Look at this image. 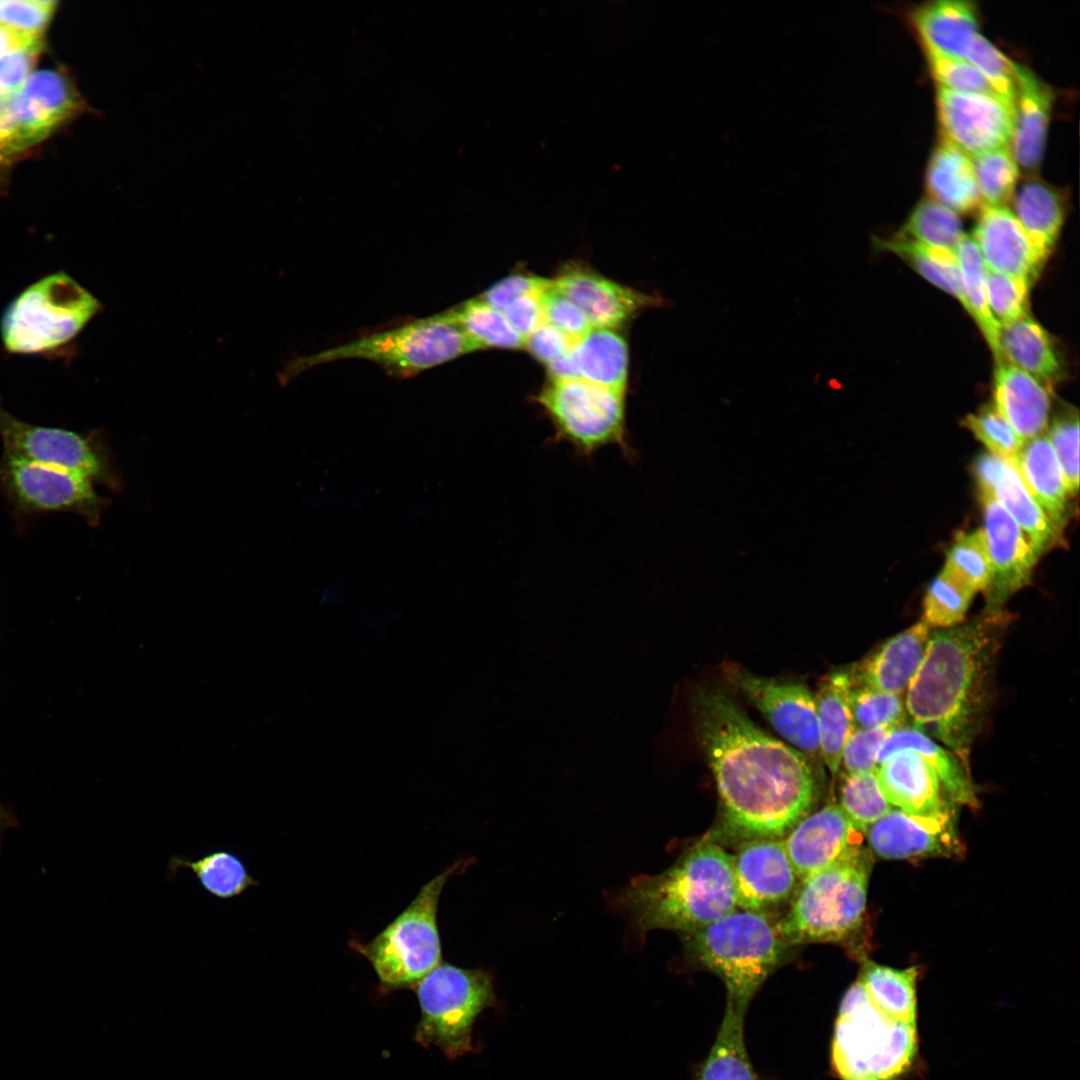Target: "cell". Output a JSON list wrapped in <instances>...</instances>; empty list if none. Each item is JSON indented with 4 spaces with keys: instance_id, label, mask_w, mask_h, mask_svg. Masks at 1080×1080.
<instances>
[{
    "instance_id": "1",
    "label": "cell",
    "mask_w": 1080,
    "mask_h": 1080,
    "mask_svg": "<svg viewBox=\"0 0 1080 1080\" xmlns=\"http://www.w3.org/2000/svg\"><path fill=\"white\" fill-rule=\"evenodd\" d=\"M690 708L728 830L746 840L787 835L815 800L807 757L766 734L720 688L696 689Z\"/></svg>"
},
{
    "instance_id": "2",
    "label": "cell",
    "mask_w": 1080,
    "mask_h": 1080,
    "mask_svg": "<svg viewBox=\"0 0 1080 1080\" xmlns=\"http://www.w3.org/2000/svg\"><path fill=\"white\" fill-rule=\"evenodd\" d=\"M1008 624L1002 611L931 633L905 694L907 714L967 767L988 700L992 668Z\"/></svg>"
},
{
    "instance_id": "3",
    "label": "cell",
    "mask_w": 1080,
    "mask_h": 1080,
    "mask_svg": "<svg viewBox=\"0 0 1080 1080\" xmlns=\"http://www.w3.org/2000/svg\"><path fill=\"white\" fill-rule=\"evenodd\" d=\"M615 899L638 934L652 929L693 932L737 907L733 855L701 841L662 873L632 880Z\"/></svg>"
},
{
    "instance_id": "4",
    "label": "cell",
    "mask_w": 1080,
    "mask_h": 1080,
    "mask_svg": "<svg viewBox=\"0 0 1080 1080\" xmlns=\"http://www.w3.org/2000/svg\"><path fill=\"white\" fill-rule=\"evenodd\" d=\"M917 1024L878 1009L858 979L839 1006L831 1064L841 1080H901L918 1055Z\"/></svg>"
},
{
    "instance_id": "5",
    "label": "cell",
    "mask_w": 1080,
    "mask_h": 1080,
    "mask_svg": "<svg viewBox=\"0 0 1080 1080\" xmlns=\"http://www.w3.org/2000/svg\"><path fill=\"white\" fill-rule=\"evenodd\" d=\"M684 934L690 957L723 981L727 1004L744 1015L786 946L764 915L748 910H734Z\"/></svg>"
},
{
    "instance_id": "6",
    "label": "cell",
    "mask_w": 1080,
    "mask_h": 1080,
    "mask_svg": "<svg viewBox=\"0 0 1080 1080\" xmlns=\"http://www.w3.org/2000/svg\"><path fill=\"white\" fill-rule=\"evenodd\" d=\"M872 860L860 845L802 882L790 910L774 925L785 945L844 942L860 928Z\"/></svg>"
},
{
    "instance_id": "7",
    "label": "cell",
    "mask_w": 1080,
    "mask_h": 1080,
    "mask_svg": "<svg viewBox=\"0 0 1080 1080\" xmlns=\"http://www.w3.org/2000/svg\"><path fill=\"white\" fill-rule=\"evenodd\" d=\"M478 350L483 348L473 337L435 314L298 357L286 365L281 379L286 382L309 368L346 359L368 360L405 378Z\"/></svg>"
},
{
    "instance_id": "8",
    "label": "cell",
    "mask_w": 1080,
    "mask_h": 1080,
    "mask_svg": "<svg viewBox=\"0 0 1080 1080\" xmlns=\"http://www.w3.org/2000/svg\"><path fill=\"white\" fill-rule=\"evenodd\" d=\"M101 304L64 271L48 274L17 294L0 318L5 350L44 355L70 344L99 312Z\"/></svg>"
},
{
    "instance_id": "9",
    "label": "cell",
    "mask_w": 1080,
    "mask_h": 1080,
    "mask_svg": "<svg viewBox=\"0 0 1080 1080\" xmlns=\"http://www.w3.org/2000/svg\"><path fill=\"white\" fill-rule=\"evenodd\" d=\"M466 865L465 860H459L430 879L370 941H349V946L369 961L385 990L415 987L442 962L439 901L445 884Z\"/></svg>"
},
{
    "instance_id": "10",
    "label": "cell",
    "mask_w": 1080,
    "mask_h": 1080,
    "mask_svg": "<svg viewBox=\"0 0 1080 1080\" xmlns=\"http://www.w3.org/2000/svg\"><path fill=\"white\" fill-rule=\"evenodd\" d=\"M421 1018L415 1040L435 1046L449 1059L473 1051L472 1028L478 1015L495 1004L491 976L482 969L439 963L415 985Z\"/></svg>"
},
{
    "instance_id": "11",
    "label": "cell",
    "mask_w": 1080,
    "mask_h": 1080,
    "mask_svg": "<svg viewBox=\"0 0 1080 1080\" xmlns=\"http://www.w3.org/2000/svg\"><path fill=\"white\" fill-rule=\"evenodd\" d=\"M624 393L584 379H551L536 400L554 426L555 439L580 455L613 445L630 455Z\"/></svg>"
},
{
    "instance_id": "12",
    "label": "cell",
    "mask_w": 1080,
    "mask_h": 1080,
    "mask_svg": "<svg viewBox=\"0 0 1080 1080\" xmlns=\"http://www.w3.org/2000/svg\"><path fill=\"white\" fill-rule=\"evenodd\" d=\"M0 437L3 454L61 468L120 489L119 472L98 432L80 434L33 425L16 418L0 402Z\"/></svg>"
},
{
    "instance_id": "13",
    "label": "cell",
    "mask_w": 1080,
    "mask_h": 1080,
    "mask_svg": "<svg viewBox=\"0 0 1080 1080\" xmlns=\"http://www.w3.org/2000/svg\"><path fill=\"white\" fill-rule=\"evenodd\" d=\"M0 494L23 514L76 513L91 526L98 525L106 505L89 478L6 454L0 460Z\"/></svg>"
},
{
    "instance_id": "14",
    "label": "cell",
    "mask_w": 1080,
    "mask_h": 1080,
    "mask_svg": "<svg viewBox=\"0 0 1080 1080\" xmlns=\"http://www.w3.org/2000/svg\"><path fill=\"white\" fill-rule=\"evenodd\" d=\"M936 103L942 138L970 157L1011 144L1015 109L1002 98L938 86Z\"/></svg>"
},
{
    "instance_id": "15",
    "label": "cell",
    "mask_w": 1080,
    "mask_h": 1080,
    "mask_svg": "<svg viewBox=\"0 0 1080 1080\" xmlns=\"http://www.w3.org/2000/svg\"><path fill=\"white\" fill-rule=\"evenodd\" d=\"M729 675L732 683L793 748L806 757L820 755L815 701L804 685L744 670H733Z\"/></svg>"
},
{
    "instance_id": "16",
    "label": "cell",
    "mask_w": 1080,
    "mask_h": 1080,
    "mask_svg": "<svg viewBox=\"0 0 1080 1080\" xmlns=\"http://www.w3.org/2000/svg\"><path fill=\"white\" fill-rule=\"evenodd\" d=\"M992 577L985 591L986 611H1001L1007 599L1029 583L1039 553L1007 510L979 489Z\"/></svg>"
},
{
    "instance_id": "17",
    "label": "cell",
    "mask_w": 1080,
    "mask_h": 1080,
    "mask_svg": "<svg viewBox=\"0 0 1080 1080\" xmlns=\"http://www.w3.org/2000/svg\"><path fill=\"white\" fill-rule=\"evenodd\" d=\"M81 105L77 90L64 73L51 69L32 72L12 94L17 153L44 140L78 113Z\"/></svg>"
},
{
    "instance_id": "18",
    "label": "cell",
    "mask_w": 1080,
    "mask_h": 1080,
    "mask_svg": "<svg viewBox=\"0 0 1080 1080\" xmlns=\"http://www.w3.org/2000/svg\"><path fill=\"white\" fill-rule=\"evenodd\" d=\"M954 819V810L916 816L892 808L865 833L871 850L885 859L959 856L963 846Z\"/></svg>"
},
{
    "instance_id": "19",
    "label": "cell",
    "mask_w": 1080,
    "mask_h": 1080,
    "mask_svg": "<svg viewBox=\"0 0 1080 1080\" xmlns=\"http://www.w3.org/2000/svg\"><path fill=\"white\" fill-rule=\"evenodd\" d=\"M736 903L742 910L760 912L790 897L799 881L780 839L742 843L733 856Z\"/></svg>"
},
{
    "instance_id": "20",
    "label": "cell",
    "mask_w": 1080,
    "mask_h": 1080,
    "mask_svg": "<svg viewBox=\"0 0 1080 1080\" xmlns=\"http://www.w3.org/2000/svg\"><path fill=\"white\" fill-rule=\"evenodd\" d=\"M980 208L971 237L986 267L1024 279L1031 285L1048 256L1034 244L1009 208L988 205Z\"/></svg>"
},
{
    "instance_id": "21",
    "label": "cell",
    "mask_w": 1080,
    "mask_h": 1080,
    "mask_svg": "<svg viewBox=\"0 0 1080 1080\" xmlns=\"http://www.w3.org/2000/svg\"><path fill=\"white\" fill-rule=\"evenodd\" d=\"M858 832L836 804L802 818L783 841L798 879L803 882L858 846Z\"/></svg>"
},
{
    "instance_id": "22",
    "label": "cell",
    "mask_w": 1080,
    "mask_h": 1080,
    "mask_svg": "<svg viewBox=\"0 0 1080 1080\" xmlns=\"http://www.w3.org/2000/svg\"><path fill=\"white\" fill-rule=\"evenodd\" d=\"M978 488L988 491L1007 510L1041 555L1060 537V532L1028 491L1012 460L989 452L974 462Z\"/></svg>"
},
{
    "instance_id": "23",
    "label": "cell",
    "mask_w": 1080,
    "mask_h": 1080,
    "mask_svg": "<svg viewBox=\"0 0 1080 1080\" xmlns=\"http://www.w3.org/2000/svg\"><path fill=\"white\" fill-rule=\"evenodd\" d=\"M551 282L581 309L593 327L614 329L639 309L658 303L582 267L567 268Z\"/></svg>"
},
{
    "instance_id": "24",
    "label": "cell",
    "mask_w": 1080,
    "mask_h": 1080,
    "mask_svg": "<svg viewBox=\"0 0 1080 1080\" xmlns=\"http://www.w3.org/2000/svg\"><path fill=\"white\" fill-rule=\"evenodd\" d=\"M876 775L892 807L916 816L953 811L931 766L917 753L899 751L878 764Z\"/></svg>"
},
{
    "instance_id": "25",
    "label": "cell",
    "mask_w": 1080,
    "mask_h": 1080,
    "mask_svg": "<svg viewBox=\"0 0 1080 1080\" xmlns=\"http://www.w3.org/2000/svg\"><path fill=\"white\" fill-rule=\"evenodd\" d=\"M994 406L1024 442L1044 432L1052 404V388L1016 366L996 363Z\"/></svg>"
},
{
    "instance_id": "26",
    "label": "cell",
    "mask_w": 1080,
    "mask_h": 1080,
    "mask_svg": "<svg viewBox=\"0 0 1080 1080\" xmlns=\"http://www.w3.org/2000/svg\"><path fill=\"white\" fill-rule=\"evenodd\" d=\"M930 635L923 620L894 635L850 672L853 685L903 695L924 658Z\"/></svg>"
},
{
    "instance_id": "27",
    "label": "cell",
    "mask_w": 1080,
    "mask_h": 1080,
    "mask_svg": "<svg viewBox=\"0 0 1080 1080\" xmlns=\"http://www.w3.org/2000/svg\"><path fill=\"white\" fill-rule=\"evenodd\" d=\"M1017 93L1011 150L1021 168L1037 170L1043 157L1053 103L1052 89L1033 71L1015 63Z\"/></svg>"
},
{
    "instance_id": "28",
    "label": "cell",
    "mask_w": 1080,
    "mask_h": 1080,
    "mask_svg": "<svg viewBox=\"0 0 1080 1080\" xmlns=\"http://www.w3.org/2000/svg\"><path fill=\"white\" fill-rule=\"evenodd\" d=\"M899 751H912L920 755L934 770L950 801L977 807L976 792L968 768L952 751L937 744L918 728L906 725L890 731L879 749L877 764Z\"/></svg>"
},
{
    "instance_id": "29",
    "label": "cell",
    "mask_w": 1080,
    "mask_h": 1080,
    "mask_svg": "<svg viewBox=\"0 0 1080 1080\" xmlns=\"http://www.w3.org/2000/svg\"><path fill=\"white\" fill-rule=\"evenodd\" d=\"M1013 462L1032 497L1061 533L1071 496L1047 435L1024 442Z\"/></svg>"
},
{
    "instance_id": "30",
    "label": "cell",
    "mask_w": 1080,
    "mask_h": 1080,
    "mask_svg": "<svg viewBox=\"0 0 1080 1080\" xmlns=\"http://www.w3.org/2000/svg\"><path fill=\"white\" fill-rule=\"evenodd\" d=\"M925 49L964 59L978 31L975 6L966 0H935L912 13Z\"/></svg>"
},
{
    "instance_id": "31",
    "label": "cell",
    "mask_w": 1080,
    "mask_h": 1080,
    "mask_svg": "<svg viewBox=\"0 0 1080 1080\" xmlns=\"http://www.w3.org/2000/svg\"><path fill=\"white\" fill-rule=\"evenodd\" d=\"M926 188L931 200L956 214L983 204L971 157L944 138L930 157Z\"/></svg>"
},
{
    "instance_id": "32",
    "label": "cell",
    "mask_w": 1080,
    "mask_h": 1080,
    "mask_svg": "<svg viewBox=\"0 0 1080 1080\" xmlns=\"http://www.w3.org/2000/svg\"><path fill=\"white\" fill-rule=\"evenodd\" d=\"M852 687L850 672H833L824 678L814 697L820 756L832 774L839 771L843 748L854 729Z\"/></svg>"
},
{
    "instance_id": "33",
    "label": "cell",
    "mask_w": 1080,
    "mask_h": 1080,
    "mask_svg": "<svg viewBox=\"0 0 1080 1080\" xmlns=\"http://www.w3.org/2000/svg\"><path fill=\"white\" fill-rule=\"evenodd\" d=\"M999 345L1008 363L1052 388L1062 365L1048 332L1029 314L1000 327Z\"/></svg>"
},
{
    "instance_id": "34",
    "label": "cell",
    "mask_w": 1080,
    "mask_h": 1080,
    "mask_svg": "<svg viewBox=\"0 0 1080 1080\" xmlns=\"http://www.w3.org/2000/svg\"><path fill=\"white\" fill-rule=\"evenodd\" d=\"M182 868L194 874L206 894L221 901L237 898L249 888L260 885L243 859L226 849L213 850L198 859L172 856L167 864V879L172 881Z\"/></svg>"
},
{
    "instance_id": "35",
    "label": "cell",
    "mask_w": 1080,
    "mask_h": 1080,
    "mask_svg": "<svg viewBox=\"0 0 1080 1080\" xmlns=\"http://www.w3.org/2000/svg\"><path fill=\"white\" fill-rule=\"evenodd\" d=\"M580 379L625 392L628 349L613 329L592 327L572 349Z\"/></svg>"
},
{
    "instance_id": "36",
    "label": "cell",
    "mask_w": 1080,
    "mask_h": 1080,
    "mask_svg": "<svg viewBox=\"0 0 1080 1080\" xmlns=\"http://www.w3.org/2000/svg\"><path fill=\"white\" fill-rule=\"evenodd\" d=\"M1015 216L1034 244L1047 256L1061 232L1065 206L1051 185L1031 179L1021 185L1014 200Z\"/></svg>"
},
{
    "instance_id": "37",
    "label": "cell",
    "mask_w": 1080,
    "mask_h": 1080,
    "mask_svg": "<svg viewBox=\"0 0 1080 1080\" xmlns=\"http://www.w3.org/2000/svg\"><path fill=\"white\" fill-rule=\"evenodd\" d=\"M916 967L896 969L864 961L860 982L873 1004L886 1015L917 1024Z\"/></svg>"
},
{
    "instance_id": "38",
    "label": "cell",
    "mask_w": 1080,
    "mask_h": 1080,
    "mask_svg": "<svg viewBox=\"0 0 1080 1080\" xmlns=\"http://www.w3.org/2000/svg\"><path fill=\"white\" fill-rule=\"evenodd\" d=\"M873 247L902 258L933 285L954 296L967 310L961 274L955 252L924 245L894 235L889 239L873 238Z\"/></svg>"
},
{
    "instance_id": "39",
    "label": "cell",
    "mask_w": 1080,
    "mask_h": 1080,
    "mask_svg": "<svg viewBox=\"0 0 1080 1080\" xmlns=\"http://www.w3.org/2000/svg\"><path fill=\"white\" fill-rule=\"evenodd\" d=\"M967 312L974 318L995 359H1003L999 345L1000 326L991 315L986 286L987 267L969 235H964L955 250Z\"/></svg>"
},
{
    "instance_id": "40",
    "label": "cell",
    "mask_w": 1080,
    "mask_h": 1080,
    "mask_svg": "<svg viewBox=\"0 0 1080 1080\" xmlns=\"http://www.w3.org/2000/svg\"><path fill=\"white\" fill-rule=\"evenodd\" d=\"M744 1014L726 1005L715 1042L698 1080H755L744 1039Z\"/></svg>"
},
{
    "instance_id": "41",
    "label": "cell",
    "mask_w": 1080,
    "mask_h": 1080,
    "mask_svg": "<svg viewBox=\"0 0 1080 1080\" xmlns=\"http://www.w3.org/2000/svg\"><path fill=\"white\" fill-rule=\"evenodd\" d=\"M438 315L467 332L483 349L525 347V338L511 326L505 315L478 298L465 301Z\"/></svg>"
},
{
    "instance_id": "42",
    "label": "cell",
    "mask_w": 1080,
    "mask_h": 1080,
    "mask_svg": "<svg viewBox=\"0 0 1080 1080\" xmlns=\"http://www.w3.org/2000/svg\"><path fill=\"white\" fill-rule=\"evenodd\" d=\"M895 235L955 252L965 234L961 220L955 212L926 198L914 207Z\"/></svg>"
},
{
    "instance_id": "43",
    "label": "cell",
    "mask_w": 1080,
    "mask_h": 1080,
    "mask_svg": "<svg viewBox=\"0 0 1080 1080\" xmlns=\"http://www.w3.org/2000/svg\"><path fill=\"white\" fill-rule=\"evenodd\" d=\"M942 571L974 594L987 590L992 563L982 529L957 535Z\"/></svg>"
},
{
    "instance_id": "44",
    "label": "cell",
    "mask_w": 1080,
    "mask_h": 1080,
    "mask_svg": "<svg viewBox=\"0 0 1080 1080\" xmlns=\"http://www.w3.org/2000/svg\"><path fill=\"white\" fill-rule=\"evenodd\" d=\"M839 806L859 832H866L893 808L881 789L876 770L846 773L840 786Z\"/></svg>"
},
{
    "instance_id": "45",
    "label": "cell",
    "mask_w": 1080,
    "mask_h": 1080,
    "mask_svg": "<svg viewBox=\"0 0 1080 1080\" xmlns=\"http://www.w3.org/2000/svg\"><path fill=\"white\" fill-rule=\"evenodd\" d=\"M982 205L1006 206L1014 195L1019 166L1011 146L971 157Z\"/></svg>"
},
{
    "instance_id": "46",
    "label": "cell",
    "mask_w": 1080,
    "mask_h": 1080,
    "mask_svg": "<svg viewBox=\"0 0 1080 1080\" xmlns=\"http://www.w3.org/2000/svg\"><path fill=\"white\" fill-rule=\"evenodd\" d=\"M975 594L941 571L929 584L923 601V621L947 629L960 625Z\"/></svg>"
},
{
    "instance_id": "47",
    "label": "cell",
    "mask_w": 1080,
    "mask_h": 1080,
    "mask_svg": "<svg viewBox=\"0 0 1080 1080\" xmlns=\"http://www.w3.org/2000/svg\"><path fill=\"white\" fill-rule=\"evenodd\" d=\"M850 709L856 728H896L905 725L907 710L902 695L866 686H854Z\"/></svg>"
},
{
    "instance_id": "48",
    "label": "cell",
    "mask_w": 1080,
    "mask_h": 1080,
    "mask_svg": "<svg viewBox=\"0 0 1080 1080\" xmlns=\"http://www.w3.org/2000/svg\"><path fill=\"white\" fill-rule=\"evenodd\" d=\"M964 59L977 67L996 93L1015 109L1017 83L1015 62L1011 61L980 32L971 42Z\"/></svg>"
},
{
    "instance_id": "49",
    "label": "cell",
    "mask_w": 1080,
    "mask_h": 1080,
    "mask_svg": "<svg viewBox=\"0 0 1080 1080\" xmlns=\"http://www.w3.org/2000/svg\"><path fill=\"white\" fill-rule=\"evenodd\" d=\"M1062 468L1070 496L1079 487V414L1070 405L1053 417L1046 434Z\"/></svg>"
},
{
    "instance_id": "50",
    "label": "cell",
    "mask_w": 1080,
    "mask_h": 1080,
    "mask_svg": "<svg viewBox=\"0 0 1080 1080\" xmlns=\"http://www.w3.org/2000/svg\"><path fill=\"white\" fill-rule=\"evenodd\" d=\"M963 425L989 450V453L1014 460L1024 444L994 404L984 405L969 414Z\"/></svg>"
},
{
    "instance_id": "51",
    "label": "cell",
    "mask_w": 1080,
    "mask_h": 1080,
    "mask_svg": "<svg viewBox=\"0 0 1080 1080\" xmlns=\"http://www.w3.org/2000/svg\"><path fill=\"white\" fill-rule=\"evenodd\" d=\"M986 286L991 315L1000 327L1028 315L1031 285L1026 280L987 268Z\"/></svg>"
},
{
    "instance_id": "52",
    "label": "cell",
    "mask_w": 1080,
    "mask_h": 1080,
    "mask_svg": "<svg viewBox=\"0 0 1080 1080\" xmlns=\"http://www.w3.org/2000/svg\"><path fill=\"white\" fill-rule=\"evenodd\" d=\"M926 55L929 69L939 87L957 92L1000 97L985 75L969 61L930 49H926Z\"/></svg>"
},
{
    "instance_id": "53",
    "label": "cell",
    "mask_w": 1080,
    "mask_h": 1080,
    "mask_svg": "<svg viewBox=\"0 0 1080 1080\" xmlns=\"http://www.w3.org/2000/svg\"><path fill=\"white\" fill-rule=\"evenodd\" d=\"M56 4L52 0H0V26L42 37Z\"/></svg>"
},
{
    "instance_id": "54",
    "label": "cell",
    "mask_w": 1080,
    "mask_h": 1080,
    "mask_svg": "<svg viewBox=\"0 0 1080 1080\" xmlns=\"http://www.w3.org/2000/svg\"><path fill=\"white\" fill-rule=\"evenodd\" d=\"M894 728L854 727L842 751L841 764L846 773H864L877 768L879 749Z\"/></svg>"
},
{
    "instance_id": "55",
    "label": "cell",
    "mask_w": 1080,
    "mask_h": 1080,
    "mask_svg": "<svg viewBox=\"0 0 1080 1080\" xmlns=\"http://www.w3.org/2000/svg\"><path fill=\"white\" fill-rule=\"evenodd\" d=\"M539 297L544 321L573 340L577 341L593 327L577 305L552 287V282Z\"/></svg>"
},
{
    "instance_id": "56",
    "label": "cell",
    "mask_w": 1080,
    "mask_h": 1080,
    "mask_svg": "<svg viewBox=\"0 0 1080 1080\" xmlns=\"http://www.w3.org/2000/svg\"><path fill=\"white\" fill-rule=\"evenodd\" d=\"M551 280L529 275H511L487 289L480 301L502 312L514 300L529 294H539L550 287Z\"/></svg>"
},
{
    "instance_id": "57",
    "label": "cell",
    "mask_w": 1080,
    "mask_h": 1080,
    "mask_svg": "<svg viewBox=\"0 0 1080 1080\" xmlns=\"http://www.w3.org/2000/svg\"><path fill=\"white\" fill-rule=\"evenodd\" d=\"M41 48L42 40L0 58L1 95L13 94L22 87L32 74Z\"/></svg>"
},
{
    "instance_id": "58",
    "label": "cell",
    "mask_w": 1080,
    "mask_h": 1080,
    "mask_svg": "<svg viewBox=\"0 0 1080 1080\" xmlns=\"http://www.w3.org/2000/svg\"><path fill=\"white\" fill-rule=\"evenodd\" d=\"M575 340L544 322L526 338L525 347L546 365L569 353Z\"/></svg>"
},
{
    "instance_id": "59",
    "label": "cell",
    "mask_w": 1080,
    "mask_h": 1080,
    "mask_svg": "<svg viewBox=\"0 0 1080 1080\" xmlns=\"http://www.w3.org/2000/svg\"><path fill=\"white\" fill-rule=\"evenodd\" d=\"M541 293L522 296L502 311L511 326L525 340L545 322L539 297Z\"/></svg>"
},
{
    "instance_id": "60",
    "label": "cell",
    "mask_w": 1080,
    "mask_h": 1080,
    "mask_svg": "<svg viewBox=\"0 0 1080 1080\" xmlns=\"http://www.w3.org/2000/svg\"><path fill=\"white\" fill-rule=\"evenodd\" d=\"M12 94H0V171L17 156L11 109Z\"/></svg>"
},
{
    "instance_id": "61",
    "label": "cell",
    "mask_w": 1080,
    "mask_h": 1080,
    "mask_svg": "<svg viewBox=\"0 0 1080 1080\" xmlns=\"http://www.w3.org/2000/svg\"><path fill=\"white\" fill-rule=\"evenodd\" d=\"M41 40L42 37H32L13 29L0 26V58Z\"/></svg>"
},
{
    "instance_id": "62",
    "label": "cell",
    "mask_w": 1080,
    "mask_h": 1080,
    "mask_svg": "<svg viewBox=\"0 0 1080 1080\" xmlns=\"http://www.w3.org/2000/svg\"><path fill=\"white\" fill-rule=\"evenodd\" d=\"M9 818L10 816H7V814H5V810L0 804V831H2L7 826V824H9Z\"/></svg>"
}]
</instances>
